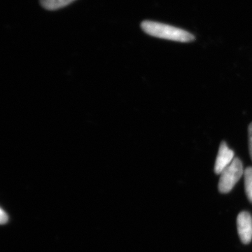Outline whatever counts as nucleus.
Here are the masks:
<instances>
[{
    "mask_svg": "<svg viewBox=\"0 0 252 252\" xmlns=\"http://www.w3.org/2000/svg\"><path fill=\"white\" fill-rule=\"evenodd\" d=\"M141 28L149 35L160 39L184 43L195 40V36L191 33L164 23L144 21L141 23Z\"/></svg>",
    "mask_w": 252,
    "mask_h": 252,
    "instance_id": "nucleus-1",
    "label": "nucleus"
},
{
    "mask_svg": "<svg viewBox=\"0 0 252 252\" xmlns=\"http://www.w3.org/2000/svg\"><path fill=\"white\" fill-rule=\"evenodd\" d=\"M244 172L241 160L235 158L233 162L220 174L219 190L220 193H229L244 175Z\"/></svg>",
    "mask_w": 252,
    "mask_h": 252,
    "instance_id": "nucleus-2",
    "label": "nucleus"
},
{
    "mask_svg": "<svg viewBox=\"0 0 252 252\" xmlns=\"http://www.w3.org/2000/svg\"><path fill=\"white\" fill-rule=\"evenodd\" d=\"M237 227L240 240L247 245L252 241V218L248 212H242L237 218Z\"/></svg>",
    "mask_w": 252,
    "mask_h": 252,
    "instance_id": "nucleus-3",
    "label": "nucleus"
},
{
    "mask_svg": "<svg viewBox=\"0 0 252 252\" xmlns=\"http://www.w3.org/2000/svg\"><path fill=\"white\" fill-rule=\"evenodd\" d=\"M234 152L228 148V145L224 141L221 142L219 149L215 165V172L217 175H220L228 165L233 162Z\"/></svg>",
    "mask_w": 252,
    "mask_h": 252,
    "instance_id": "nucleus-4",
    "label": "nucleus"
},
{
    "mask_svg": "<svg viewBox=\"0 0 252 252\" xmlns=\"http://www.w3.org/2000/svg\"><path fill=\"white\" fill-rule=\"evenodd\" d=\"M75 0H40L41 6L47 10H56L67 6Z\"/></svg>",
    "mask_w": 252,
    "mask_h": 252,
    "instance_id": "nucleus-5",
    "label": "nucleus"
},
{
    "mask_svg": "<svg viewBox=\"0 0 252 252\" xmlns=\"http://www.w3.org/2000/svg\"><path fill=\"white\" fill-rule=\"evenodd\" d=\"M245 193L249 200L252 203V167H248L244 172Z\"/></svg>",
    "mask_w": 252,
    "mask_h": 252,
    "instance_id": "nucleus-6",
    "label": "nucleus"
},
{
    "mask_svg": "<svg viewBox=\"0 0 252 252\" xmlns=\"http://www.w3.org/2000/svg\"><path fill=\"white\" fill-rule=\"evenodd\" d=\"M249 137V150H250V157L252 160V123L250 124L248 127Z\"/></svg>",
    "mask_w": 252,
    "mask_h": 252,
    "instance_id": "nucleus-7",
    "label": "nucleus"
},
{
    "mask_svg": "<svg viewBox=\"0 0 252 252\" xmlns=\"http://www.w3.org/2000/svg\"><path fill=\"white\" fill-rule=\"evenodd\" d=\"M0 217H1V224H4L6 222H7L8 220V217L6 215V214L2 210H1V214H0Z\"/></svg>",
    "mask_w": 252,
    "mask_h": 252,
    "instance_id": "nucleus-8",
    "label": "nucleus"
}]
</instances>
